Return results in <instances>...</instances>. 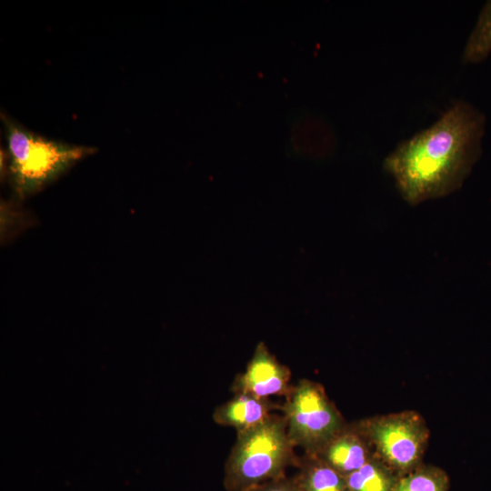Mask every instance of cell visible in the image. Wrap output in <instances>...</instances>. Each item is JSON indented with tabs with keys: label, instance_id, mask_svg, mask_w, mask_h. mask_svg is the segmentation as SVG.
I'll return each instance as SVG.
<instances>
[{
	"label": "cell",
	"instance_id": "2",
	"mask_svg": "<svg viewBox=\"0 0 491 491\" xmlns=\"http://www.w3.org/2000/svg\"><path fill=\"white\" fill-rule=\"evenodd\" d=\"M294 445L284 416L272 414L259 426L237 434L225 462L226 491H252L285 476L295 462Z\"/></svg>",
	"mask_w": 491,
	"mask_h": 491
},
{
	"label": "cell",
	"instance_id": "4",
	"mask_svg": "<svg viewBox=\"0 0 491 491\" xmlns=\"http://www.w3.org/2000/svg\"><path fill=\"white\" fill-rule=\"evenodd\" d=\"M373 453L399 476L423 464L430 432L414 410L375 416L356 422Z\"/></svg>",
	"mask_w": 491,
	"mask_h": 491
},
{
	"label": "cell",
	"instance_id": "10",
	"mask_svg": "<svg viewBox=\"0 0 491 491\" xmlns=\"http://www.w3.org/2000/svg\"><path fill=\"white\" fill-rule=\"evenodd\" d=\"M399 476L374 454L346 476L349 491H393Z\"/></svg>",
	"mask_w": 491,
	"mask_h": 491
},
{
	"label": "cell",
	"instance_id": "9",
	"mask_svg": "<svg viewBox=\"0 0 491 491\" xmlns=\"http://www.w3.org/2000/svg\"><path fill=\"white\" fill-rule=\"evenodd\" d=\"M297 465L294 479L302 491H349L346 476L316 456L306 454Z\"/></svg>",
	"mask_w": 491,
	"mask_h": 491
},
{
	"label": "cell",
	"instance_id": "1",
	"mask_svg": "<svg viewBox=\"0 0 491 491\" xmlns=\"http://www.w3.org/2000/svg\"><path fill=\"white\" fill-rule=\"evenodd\" d=\"M483 120L458 103L428 128L401 142L384 162L405 201L418 205L456 191L474 163Z\"/></svg>",
	"mask_w": 491,
	"mask_h": 491
},
{
	"label": "cell",
	"instance_id": "13",
	"mask_svg": "<svg viewBox=\"0 0 491 491\" xmlns=\"http://www.w3.org/2000/svg\"><path fill=\"white\" fill-rule=\"evenodd\" d=\"M252 491H302L295 479L286 476L269 481Z\"/></svg>",
	"mask_w": 491,
	"mask_h": 491
},
{
	"label": "cell",
	"instance_id": "3",
	"mask_svg": "<svg viewBox=\"0 0 491 491\" xmlns=\"http://www.w3.org/2000/svg\"><path fill=\"white\" fill-rule=\"evenodd\" d=\"M9 157V173L20 196L40 190L95 148L50 140L2 116Z\"/></svg>",
	"mask_w": 491,
	"mask_h": 491
},
{
	"label": "cell",
	"instance_id": "12",
	"mask_svg": "<svg viewBox=\"0 0 491 491\" xmlns=\"http://www.w3.org/2000/svg\"><path fill=\"white\" fill-rule=\"evenodd\" d=\"M491 52V2L486 5L466 45L464 60L476 63Z\"/></svg>",
	"mask_w": 491,
	"mask_h": 491
},
{
	"label": "cell",
	"instance_id": "11",
	"mask_svg": "<svg viewBox=\"0 0 491 491\" xmlns=\"http://www.w3.org/2000/svg\"><path fill=\"white\" fill-rule=\"evenodd\" d=\"M450 481L441 467L422 464L399 476L393 491H448Z\"/></svg>",
	"mask_w": 491,
	"mask_h": 491
},
{
	"label": "cell",
	"instance_id": "7",
	"mask_svg": "<svg viewBox=\"0 0 491 491\" xmlns=\"http://www.w3.org/2000/svg\"><path fill=\"white\" fill-rule=\"evenodd\" d=\"M373 454L369 442L355 422L346 424L313 456L347 476L360 468Z\"/></svg>",
	"mask_w": 491,
	"mask_h": 491
},
{
	"label": "cell",
	"instance_id": "6",
	"mask_svg": "<svg viewBox=\"0 0 491 491\" xmlns=\"http://www.w3.org/2000/svg\"><path fill=\"white\" fill-rule=\"evenodd\" d=\"M291 373L260 343L256 347L245 372L234 379V394H248L258 398L270 399L275 396H286L291 389Z\"/></svg>",
	"mask_w": 491,
	"mask_h": 491
},
{
	"label": "cell",
	"instance_id": "8",
	"mask_svg": "<svg viewBox=\"0 0 491 491\" xmlns=\"http://www.w3.org/2000/svg\"><path fill=\"white\" fill-rule=\"evenodd\" d=\"M274 408L276 405L270 399L248 394H234L230 400L215 409L213 418L221 426L235 428L238 434L265 422Z\"/></svg>",
	"mask_w": 491,
	"mask_h": 491
},
{
	"label": "cell",
	"instance_id": "5",
	"mask_svg": "<svg viewBox=\"0 0 491 491\" xmlns=\"http://www.w3.org/2000/svg\"><path fill=\"white\" fill-rule=\"evenodd\" d=\"M279 406L294 446L313 455L341 430L346 421L324 387L315 381L301 379L291 387Z\"/></svg>",
	"mask_w": 491,
	"mask_h": 491
}]
</instances>
